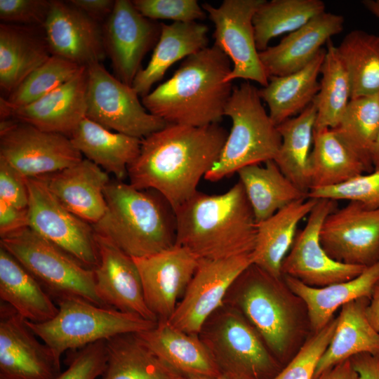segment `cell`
I'll list each match as a JSON object with an SVG mask.
<instances>
[{"label": "cell", "mask_w": 379, "mask_h": 379, "mask_svg": "<svg viewBox=\"0 0 379 379\" xmlns=\"http://www.w3.org/2000/svg\"><path fill=\"white\" fill-rule=\"evenodd\" d=\"M228 133L219 124L201 127L169 124L142 139L128 168L129 183L159 192L175 211L198 190L218 160Z\"/></svg>", "instance_id": "1"}, {"label": "cell", "mask_w": 379, "mask_h": 379, "mask_svg": "<svg viewBox=\"0 0 379 379\" xmlns=\"http://www.w3.org/2000/svg\"><path fill=\"white\" fill-rule=\"evenodd\" d=\"M229 58L213 45L194 53L173 75L142 98L152 114L167 124L194 127L219 124L233 89L225 79Z\"/></svg>", "instance_id": "2"}, {"label": "cell", "mask_w": 379, "mask_h": 379, "mask_svg": "<svg viewBox=\"0 0 379 379\" xmlns=\"http://www.w3.org/2000/svg\"><path fill=\"white\" fill-rule=\"evenodd\" d=\"M175 245L199 260H218L251 253L257 223L242 184L227 192L197 191L175 211Z\"/></svg>", "instance_id": "3"}, {"label": "cell", "mask_w": 379, "mask_h": 379, "mask_svg": "<svg viewBox=\"0 0 379 379\" xmlns=\"http://www.w3.org/2000/svg\"><path fill=\"white\" fill-rule=\"evenodd\" d=\"M239 311L285 366L312 333L303 301L277 278L252 263L234 280L224 300Z\"/></svg>", "instance_id": "4"}, {"label": "cell", "mask_w": 379, "mask_h": 379, "mask_svg": "<svg viewBox=\"0 0 379 379\" xmlns=\"http://www.w3.org/2000/svg\"><path fill=\"white\" fill-rule=\"evenodd\" d=\"M104 195L105 213L92 226L127 255L145 257L175 245V211L159 192L117 180L109 181Z\"/></svg>", "instance_id": "5"}, {"label": "cell", "mask_w": 379, "mask_h": 379, "mask_svg": "<svg viewBox=\"0 0 379 379\" xmlns=\"http://www.w3.org/2000/svg\"><path fill=\"white\" fill-rule=\"evenodd\" d=\"M261 100L259 89L248 81L233 87L225 109L232 128L206 180L217 182L244 167L275 159L281 138Z\"/></svg>", "instance_id": "6"}, {"label": "cell", "mask_w": 379, "mask_h": 379, "mask_svg": "<svg viewBox=\"0 0 379 379\" xmlns=\"http://www.w3.org/2000/svg\"><path fill=\"white\" fill-rule=\"evenodd\" d=\"M198 335L225 379H273L284 366L244 315L225 303L205 320Z\"/></svg>", "instance_id": "7"}, {"label": "cell", "mask_w": 379, "mask_h": 379, "mask_svg": "<svg viewBox=\"0 0 379 379\" xmlns=\"http://www.w3.org/2000/svg\"><path fill=\"white\" fill-rule=\"evenodd\" d=\"M55 302L58 312L51 320L44 323L25 321L60 359L67 350L81 349L117 335L138 333L157 324V321L98 306L81 298L68 297Z\"/></svg>", "instance_id": "8"}, {"label": "cell", "mask_w": 379, "mask_h": 379, "mask_svg": "<svg viewBox=\"0 0 379 379\" xmlns=\"http://www.w3.org/2000/svg\"><path fill=\"white\" fill-rule=\"evenodd\" d=\"M0 245L34 276L54 301L77 297L107 307L97 294L93 269L30 227L1 237Z\"/></svg>", "instance_id": "9"}, {"label": "cell", "mask_w": 379, "mask_h": 379, "mask_svg": "<svg viewBox=\"0 0 379 379\" xmlns=\"http://www.w3.org/2000/svg\"><path fill=\"white\" fill-rule=\"evenodd\" d=\"M86 117L104 128L142 139L168 124L150 114L135 89L101 64L86 67Z\"/></svg>", "instance_id": "10"}, {"label": "cell", "mask_w": 379, "mask_h": 379, "mask_svg": "<svg viewBox=\"0 0 379 379\" xmlns=\"http://www.w3.org/2000/svg\"><path fill=\"white\" fill-rule=\"evenodd\" d=\"M0 158L25 178L48 175L83 159L69 137L10 119L1 120Z\"/></svg>", "instance_id": "11"}, {"label": "cell", "mask_w": 379, "mask_h": 379, "mask_svg": "<svg viewBox=\"0 0 379 379\" xmlns=\"http://www.w3.org/2000/svg\"><path fill=\"white\" fill-rule=\"evenodd\" d=\"M265 0H224L218 7L201 5L213 22L214 44L230 60L233 67L225 79L253 81L262 87L269 77L262 65L255 39L253 18Z\"/></svg>", "instance_id": "12"}, {"label": "cell", "mask_w": 379, "mask_h": 379, "mask_svg": "<svg viewBox=\"0 0 379 379\" xmlns=\"http://www.w3.org/2000/svg\"><path fill=\"white\" fill-rule=\"evenodd\" d=\"M29 192L28 227L84 266L98 264L91 224L67 210L39 178H26Z\"/></svg>", "instance_id": "13"}, {"label": "cell", "mask_w": 379, "mask_h": 379, "mask_svg": "<svg viewBox=\"0 0 379 379\" xmlns=\"http://www.w3.org/2000/svg\"><path fill=\"white\" fill-rule=\"evenodd\" d=\"M336 208V201L317 199L304 228L298 230L282 262V276L291 277L311 287L321 288L351 280L363 272L365 267L332 259L321 244L319 234L323 222Z\"/></svg>", "instance_id": "14"}, {"label": "cell", "mask_w": 379, "mask_h": 379, "mask_svg": "<svg viewBox=\"0 0 379 379\" xmlns=\"http://www.w3.org/2000/svg\"><path fill=\"white\" fill-rule=\"evenodd\" d=\"M252 263V253L199 260L182 298L166 322L185 333L198 335L205 320L222 304L230 286Z\"/></svg>", "instance_id": "15"}, {"label": "cell", "mask_w": 379, "mask_h": 379, "mask_svg": "<svg viewBox=\"0 0 379 379\" xmlns=\"http://www.w3.org/2000/svg\"><path fill=\"white\" fill-rule=\"evenodd\" d=\"M161 27V23L143 16L132 1H115L102 33L106 56L119 80L132 86L144 57L159 39Z\"/></svg>", "instance_id": "16"}, {"label": "cell", "mask_w": 379, "mask_h": 379, "mask_svg": "<svg viewBox=\"0 0 379 379\" xmlns=\"http://www.w3.org/2000/svg\"><path fill=\"white\" fill-rule=\"evenodd\" d=\"M319 237L334 260L369 267L379 262V208L349 201L327 215Z\"/></svg>", "instance_id": "17"}, {"label": "cell", "mask_w": 379, "mask_h": 379, "mask_svg": "<svg viewBox=\"0 0 379 379\" xmlns=\"http://www.w3.org/2000/svg\"><path fill=\"white\" fill-rule=\"evenodd\" d=\"M25 319L1 302L0 308V379H55L60 359L41 343Z\"/></svg>", "instance_id": "18"}, {"label": "cell", "mask_w": 379, "mask_h": 379, "mask_svg": "<svg viewBox=\"0 0 379 379\" xmlns=\"http://www.w3.org/2000/svg\"><path fill=\"white\" fill-rule=\"evenodd\" d=\"M133 258L140 275L148 309L157 322H166L182 298L199 260L176 245L151 255Z\"/></svg>", "instance_id": "19"}, {"label": "cell", "mask_w": 379, "mask_h": 379, "mask_svg": "<svg viewBox=\"0 0 379 379\" xmlns=\"http://www.w3.org/2000/svg\"><path fill=\"white\" fill-rule=\"evenodd\" d=\"M43 29L52 55L85 67L106 57L102 25L67 1L51 0Z\"/></svg>", "instance_id": "20"}, {"label": "cell", "mask_w": 379, "mask_h": 379, "mask_svg": "<svg viewBox=\"0 0 379 379\" xmlns=\"http://www.w3.org/2000/svg\"><path fill=\"white\" fill-rule=\"evenodd\" d=\"M98 264L93 269L97 294L108 307L157 322L148 309L133 258L95 232Z\"/></svg>", "instance_id": "21"}, {"label": "cell", "mask_w": 379, "mask_h": 379, "mask_svg": "<svg viewBox=\"0 0 379 379\" xmlns=\"http://www.w3.org/2000/svg\"><path fill=\"white\" fill-rule=\"evenodd\" d=\"M86 88L84 67L72 79L31 104L20 107L0 105L1 120L13 119L69 138L86 117Z\"/></svg>", "instance_id": "22"}, {"label": "cell", "mask_w": 379, "mask_h": 379, "mask_svg": "<svg viewBox=\"0 0 379 379\" xmlns=\"http://www.w3.org/2000/svg\"><path fill=\"white\" fill-rule=\"evenodd\" d=\"M344 22L342 15L324 12L289 33L278 44L259 52L268 77L285 76L305 67L333 36L343 30Z\"/></svg>", "instance_id": "23"}, {"label": "cell", "mask_w": 379, "mask_h": 379, "mask_svg": "<svg viewBox=\"0 0 379 379\" xmlns=\"http://www.w3.org/2000/svg\"><path fill=\"white\" fill-rule=\"evenodd\" d=\"M56 199L70 212L91 225L106 211L104 190L108 173L88 159L63 170L39 177Z\"/></svg>", "instance_id": "24"}, {"label": "cell", "mask_w": 379, "mask_h": 379, "mask_svg": "<svg viewBox=\"0 0 379 379\" xmlns=\"http://www.w3.org/2000/svg\"><path fill=\"white\" fill-rule=\"evenodd\" d=\"M137 335L158 357L186 379L221 377L199 335L185 333L167 322H157L154 328Z\"/></svg>", "instance_id": "25"}, {"label": "cell", "mask_w": 379, "mask_h": 379, "mask_svg": "<svg viewBox=\"0 0 379 379\" xmlns=\"http://www.w3.org/2000/svg\"><path fill=\"white\" fill-rule=\"evenodd\" d=\"M161 34L147 65L136 75L132 87L142 98L176 62L208 47V27L197 22L161 23Z\"/></svg>", "instance_id": "26"}, {"label": "cell", "mask_w": 379, "mask_h": 379, "mask_svg": "<svg viewBox=\"0 0 379 379\" xmlns=\"http://www.w3.org/2000/svg\"><path fill=\"white\" fill-rule=\"evenodd\" d=\"M43 27L0 25V86L8 94L52 55Z\"/></svg>", "instance_id": "27"}, {"label": "cell", "mask_w": 379, "mask_h": 379, "mask_svg": "<svg viewBox=\"0 0 379 379\" xmlns=\"http://www.w3.org/2000/svg\"><path fill=\"white\" fill-rule=\"evenodd\" d=\"M317 201L302 198L257 223L253 263L275 277H281V265L293 245L298 225L309 215Z\"/></svg>", "instance_id": "28"}, {"label": "cell", "mask_w": 379, "mask_h": 379, "mask_svg": "<svg viewBox=\"0 0 379 379\" xmlns=\"http://www.w3.org/2000/svg\"><path fill=\"white\" fill-rule=\"evenodd\" d=\"M288 288L305 303L311 331H319L333 318L334 312L344 305L361 298L370 299L379 279V262L366 267L355 278L327 286L316 288L288 276H282Z\"/></svg>", "instance_id": "29"}, {"label": "cell", "mask_w": 379, "mask_h": 379, "mask_svg": "<svg viewBox=\"0 0 379 379\" xmlns=\"http://www.w3.org/2000/svg\"><path fill=\"white\" fill-rule=\"evenodd\" d=\"M69 138L87 159L121 181L128 176V168L138 157L142 141L138 138L112 132L86 117Z\"/></svg>", "instance_id": "30"}, {"label": "cell", "mask_w": 379, "mask_h": 379, "mask_svg": "<svg viewBox=\"0 0 379 379\" xmlns=\"http://www.w3.org/2000/svg\"><path fill=\"white\" fill-rule=\"evenodd\" d=\"M369 298L352 300L341 307L333 335L320 357L313 379L333 365L361 353L379 355V333L368 322Z\"/></svg>", "instance_id": "31"}, {"label": "cell", "mask_w": 379, "mask_h": 379, "mask_svg": "<svg viewBox=\"0 0 379 379\" xmlns=\"http://www.w3.org/2000/svg\"><path fill=\"white\" fill-rule=\"evenodd\" d=\"M0 298L26 321L44 323L58 312L54 300L34 276L0 246Z\"/></svg>", "instance_id": "32"}, {"label": "cell", "mask_w": 379, "mask_h": 379, "mask_svg": "<svg viewBox=\"0 0 379 379\" xmlns=\"http://www.w3.org/2000/svg\"><path fill=\"white\" fill-rule=\"evenodd\" d=\"M325 55L323 48L302 69L285 76L270 77L267 85L259 89L276 126L299 114L313 102L319 91L318 77Z\"/></svg>", "instance_id": "33"}, {"label": "cell", "mask_w": 379, "mask_h": 379, "mask_svg": "<svg viewBox=\"0 0 379 379\" xmlns=\"http://www.w3.org/2000/svg\"><path fill=\"white\" fill-rule=\"evenodd\" d=\"M106 367L100 379H186L158 357L137 333L105 340Z\"/></svg>", "instance_id": "34"}, {"label": "cell", "mask_w": 379, "mask_h": 379, "mask_svg": "<svg viewBox=\"0 0 379 379\" xmlns=\"http://www.w3.org/2000/svg\"><path fill=\"white\" fill-rule=\"evenodd\" d=\"M256 223L307 195L281 171L274 160L250 165L238 172Z\"/></svg>", "instance_id": "35"}, {"label": "cell", "mask_w": 379, "mask_h": 379, "mask_svg": "<svg viewBox=\"0 0 379 379\" xmlns=\"http://www.w3.org/2000/svg\"><path fill=\"white\" fill-rule=\"evenodd\" d=\"M317 112L313 100L299 114L277 126L281 142L274 161L286 177L306 195L310 190V156Z\"/></svg>", "instance_id": "36"}, {"label": "cell", "mask_w": 379, "mask_h": 379, "mask_svg": "<svg viewBox=\"0 0 379 379\" xmlns=\"http://www.w3.org/2000/svg\"><path fill=\"white\" fill-rule=\"evenodd\" d=\"M369 172L331 128L314 130L310 156V190L338 185Z\"/></svg>", "instance_id": "37"}, {"label": "cell", "mask_w": 379, "mask_h": 379, "mask_svg": "<svg viewBox=\"0 0 379 379\" xmlns=\"http://www.w3.org/2000/svg\"><path fill=\"white\" fill-rule=\"evenodd\" d=\"M336 48L349 76L351 99L379 94V36L352 30Z\"/></svg>", "instance_id": "38"}, {"label": "cell", "mask_w": 379, "mask_h": 379, "mask_svg": "<svg viewBox=\"0 0 379 379\" xmlns=\"http://www.w3.org/2000/svg\"><path fill=\"white\" fill-rule=\"evenodd\" d=\"M324 12L321 0H265L253 20L258 51L265 50L272 39L299 29Z\"/></svg>", "instance_id": "39"}, {"label": "cell", "mask_w": 379, "mask_h": 379, "mask_svg": "<svg viewBox=\"0 0 379 379\" xmlns=\"http://www.w3.org/2000/svg\"><path fill=\"white\" fill-rule=\"evenodd\" d=\"M337 136L372 171L379 136V94L351 99L337 126Z\"/></svg>", "instance_id": "40"}, {"label": "cell", "mask_w": 379, "mask_h": 379, "mask_svg": "<svg viewBox=\"0 0 379 379\" xmlns=\"http://www.w3.org/2000/svg\"><path fill=\"white\" fill-rule=\"evenodd\" d=\"M320 74L319 91L314 99L317 109L314 129L333 128L351 100V86L337 48L331 41L327 42Z\"/></svg>", "instance_id": "41"}, {"label": "cell", "mask_w": 379, "mask_h": 379, "mask_svg": "<svg viewBox=\"0 0 379 379\" xmlns=\"http://www.w3.org/2000/svg\"><path fill=\"white\" fill-rule=\"evenodd\" d=\"M84 67L51 55L12 91L7 98H1L0 105L20 107L31 104L72 79Z\"/></svg>", "instance_id": "42"}, {"label": "cell", "mask_w": 379, "mask_h": 379, "mask_svg": "<svg viewBox=\"0 0 379 379\" xmlns=\"http://www.w3.org/2000/svg\"><path fill=\"white\" fill-rule=\"evenodd\" d=\"M337 317L312 333L296 354L273 379H313L317 363L335 332Z\"/></svg>", "instance_id": "43"}, {"label": "cell", "mask_w": 379, "mask_h": 379, "mask_svg": "<svg viewBox=\"0 0 379 379\" xmlns=\"http://www.w3.org/2000/svg\"><path fill=\"white\" fill-rule=\"evenodd\" d=\"M307 197L336 201L347 200L358 202L369 208H379V168L338 185L310 190Z\"/></svg>", "instance_id": "44"}, {"label": "cell", "mask_w": 379, "mask_h": 379, "mask_svg": "<svg viewBox=\"0 0 379 379\" xmlns=\"http://www.w3.org/2000/svg\"><path fill=\"white\" fill-rule=\"evenodd\" d=\"M132 2L143 16L156 21L191 22L206 16L197 0H133Z\"/></svg>", "instance_id": "45"}, {"label": "cell", "mask_w": 379, "mask_h": 379, "mask_svg": "<svg viewBox=\"0 0 379 379\" xmlns=\"http://www.w3.org/2000/svg\"><path fill=\"white\" fill-rule=\"evenodd\" d=\"M107 363L105 340L81 348L72 358L67 368L55 379H97Z\"/></svg>", "instance_id": "46"}, {"label": "cell", "mask_w": 379, "mask_h": 379, "mask_svg": "<svg viewBox=\"0 0 379 379\" xmlns=\"http://www.w3.org/2000/svg\"><path fill=\"white\" fill-rule=\"evenodd\" d=\"M51 1L0 0V19L4 23L43 27Z\"/></svg>", "instance_id": "47"}, {"label": "cell", "mask_w": 379, "mask_h": 379, "mask_svg": "<svg viewBox=\"0 0 379 379\" xmlns=\"http://www.w3.org/2000/svg\"><path fill=\"white\" fill-rule=\"evenodd\" d=\"M0 199L20 208H27L29 192L26 178L0 158Z\"/></svg>", "instance_id": "48"}, {"label": "cell", "mask_w": 379, "mask_h": 379, "mask_svg": "<svg viewBox=\"0 0 379 379\" xmlns=\"http://www.w3.org/2000/svg\"><path fill=\"white\" fill-rule=\"evenodd\" d=\"M28 227V210L0 199V235L3 237Z\"/></svg>", "instance_id": "49"}, {"label": "cell", "mask_w": 379, "mask_h": 379, "mask_svg": "<svg viewBox=\"0 0 379 379\" xmlns=\"http://www.w3.org/2000/svg\"><path fill=\"white\" fill-rule=\"evenodd\" d=\"M91 18L100 24L112 13L115 1L113 0H70L67 1Z\"/></svg>", "instance_id": "50"}, {"label": "cell", "mask_w": 379, "mask_h": 379, "mask_svg": "<svg viewBox=\"0 0 379 379\" xmlns=\"http://www.w3.org/2000/svg\"><path fill=\"white\" fill-rule=\"evenodd\" d=\"M350 359L361 379H379V355L361 353Z\"/></svg>", "instance_id": "51"}, {"label": "cell", "mask_w": 379, "mask_h": 379, "mask_svg": "<svg viewBox=\"0 0 379 379\" xmlns=\"http://www.w3.org/2000/svg\"><path fill=\"white\" fill-rule=\"evenodd\" d=\"M316 379H361L351 359L342 361L321 373Z\"/></svg>", "instance_id": "52"}, {"label": "cell", "mask_w": 379, "mask_h": 379, "mask_svg": "<svg viewBox=\"0 0 379 379\" xmlns=\"http://www.w3.org/2000/svg\"><path fill=\"white\" fill-rule=\"evenodd\" d=\"M366 316L372 327L379 333V279L373 286L369 302L366 307Z\"/></svg>", "instance_id": "53"}, {"label": "cell", "mask_w": 379, "mask_h": 379, "mask_svg": "<svg viewBox=\"0 0 379 379\" xmlns=\"http://www.w3.org/2000/svg\"><path fill=\"white\" fill-rule=\"evenodd\" d=\"M362 4L379 21V0H365Z\"/></svg>", "instance_id": "54"}, {"label": "cell", "mask_w": 379, "mask_h": 379, "mask_svg": "<svg viewBox=\"0 0 379 379\" xmlns=\"http://www.w3.org/2000/svg\"><path fill=\"white\" fill-rule=\"evenodd\" d=\"M373 166L374 168H379V136L373 154Z\"/></svg>", "instance_id": "55"}, {"label": "cell", "mask_w": 379, "mask_h": 379, "mask_svg": "<svg viewBox=\"0 0 379 379\" xmlns=\"http://www.w3.org/2000/svg\"><path fill=\"white\" fill-rule=\"evenodd\" d=\"M194 379H225V378L220 377V378H194Z\"/></svg>", "instance_id": "56"}]
</instances>
